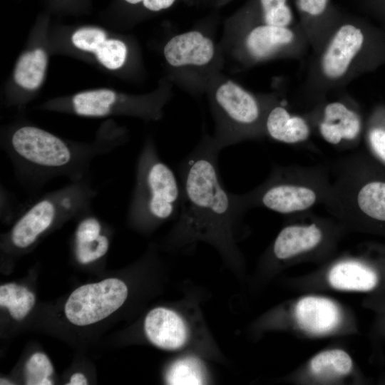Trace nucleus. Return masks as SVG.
<instances>
[{
	"mask_svg": "<svg viewBox=\"0 0 385 385\" xmlns=\"http://www.w3.org/2000/svg\"><path fill=\"white\" fill-rule=\"evenodd\" d=\"M220 151L204 136L179 164L182 198L171 240L179 247L207 241L233 257V226L243 210L221 180Z\"/></svg>",
	"mask_w": 385,
	"mask_h": 385,
	"instance_id": "f257e3e1",
	"label": "nucleus"
},
{
	"mask_svg": "<svg viewBox=\"0 0 385 385\" xmlns=\"http://www.w3.org/2000/svg\"><path fill=\"white\" fill-rule=\"evenodd\" d=\"M125 141L123 132L101 133L91 143L68 141L44 129L22 125L7 133L1 147L24 188L38 192L49 181L65 178L78 182L90 175L95 158Z\"/></svg>",
	"mask_w": 385,
	"mask_h": 385,
	"instance_id": "f03ea898",
	"label": "nucleus"
},
{
	"mask_svg": "<svg viewBox=\"0 0 385 385\" xmlns=\"http://www.w3.org/2000/svg\"><path fill=\"white\" fill-rule=\"evenodd\" d=\"M182 189L173 170L148 139L137 159L135 181L128 207V221L140 229H151L178 215Z\"/></svg>",
	"mask_w": 385,
	"mask_h": 385,
	"instance_id": "7ed1b4c3",
	"label": "nucleus"
},
{
	"mask_svg": "<svg viewBox=\"0 0 385 385\" xmlns=\"http://www.w3.org/2000/svg\"><path fill=\"white\" fill-rule=\"evenodd\" d=\"M98 193L90 175L33 200L26 205L11 230V245L19 250L31 247L57 224L77 217L91 208Z\"/></svg>",
	"mask_w": 385,
	"mask_h": 385,
	"instance_id": "20e7f679",
	"label": "nucleus"
},
{
	"mask_svg": "<svg viewBox=\"0 0 385 385\" xmlns=\"http://www.w3.org/2000/svg\"><path fill=\"white\" fill-rule=\"evenodd\" d=\"M215 145L222 150L250 135L261 117L256 97L232 81L222 83L214 93Z\"/></svg>",
	"mask_w": 385,
	"mask_h": 385,
	"instance_id": "39448f33",
	"label": "nucleus"
},
{
	"mask_svg": "<svg viewBox=\"0 0 385 385\" xmlns=\"http://www.w3.org/2000/svg\"><path fill=\"white\" fill-rule=\"evenodd\" d=\"M337 21L318 60L319 76L329 83L347 78L365 43L364 32L354 18L337 13Z\"/></svg>",
	"mask_w": 385,
	"mask_h": 385,
	"instance_id": "423d86ee",
	"label": "nucleus"
},
{
	"mask_svg": "<svg viewBox=\"0 0 385 385\" xmlns=\"http://www.w3.org/2000/svg\"><path fill=\"white\" fill-rule=\"evenodd\" d=\"M128 297V287L120 279L109 278L82 285L75 289L65 304L67 319L86 326L99 322L120 308Z\"/></svg>",
	"mask_w": 385,
	"mask_h": 385,
	"instance_id": "0eeeda50",
	"label": "nucleus"
},
{
	"mask_svg": "<svg viewBox=\"0 0 385 385\" xmlns=\"http://www.w3.org/2000/svg\"><path fill=\"white\" fill-rule=\"evenodd\" d=\"M71 112L81 116L101 118L115 113H125L153 119L154 106L150 103H126L112 90L101 88L76 93L68 105Z\"/></svg>",
	"mask_w": 385,
	"mask_h": 385,
	"instance_id": "6e6552de",
	"label": "nucleus"
},
{
	"mask_svg": "<svg viewBox=\"0 0 385 385\" xmlns=\"http://www.w3.org/2000/svg\"><path fill=\"white\" fill-rule=\"evenodd\" d=\"M213 41L198 31H189L172 37L165 45L163 55L173 67L202 66L215 56Z\"/></svg>",
	"mask_w": 385,
	"mask_h": 385,
	"instance_id": "1a4fd4ad",
	"label": "nucleus"
},
{
	"mask_svg": "<svg viewBox=\"0 0 385 385\" xmlns=\"http://www.w3.org/2000/svg\"><path fill=\"white\" fill-rule=\"evenodd\" d=\"M240 203L252 200L272 211L288 214L302 211L312 207L316 202L314 190L304 186L274 183L261 190L254 198L237 195Z\"/></svg>",
	"mask_w": 385,
	"mask_h": 385,
	"instance_id": "9d476101",
	"label": "nucleus"
},
{
	"mask_svg": "<svg viewBox=\"0 0 385 385\" xmlns=\"http://www.w3.org/2000/svg\"><path fill=\"white\" fill-rule=\"evenodd\" d=\"M144 330L152 344L166 350L182 348L188 337L183 318L165 307H156L148 312L144 322Z\"/></svg>",
	"mask_w": 385,
	"mask_h": 385,
	"instance_id": "9b49d317",
	"label": "nucleus"
},
{
	"mask_svg": "<svg viewBox=\"0 0 385 385\" xmlns=\"http://www.w3.org/2000/svg\"><path fill=\"white\" fill-rule=\"evenodd\" d=\"M297 36L292 27L270 26L263 23L252 27L245 34L243 47L254 61L270 59L291 47Z\"/></svg>",
	"mask_w": 385,
	"mask_h": 385,
	"instance_id": "f8f14e48",
	"label": "nucleus"
},
{
	"mask_svg": "<svg viewBox=\"0 0 385 385\" xmlns=\"http://www.w3.org/2000/svg\"><path fill=\"white\" fill-rule=\"evenodd\" d=\"M71 41L78 49L94 53L108 69H118L126 61L128 48L125 43L117 38H108L105 31L98 27L78 29L73 34Z\"/></svg>",
	"mask_w": 385,
	"mask_h": 385,
	"instance_id": "ddd939ff",
	"label": "nucleus"
},
{
	"mask_svg": "<svg viewBox=\"0 0 385 385\" xmlns=\"http://www.w3.org/2000/svg\"><path fill=\"white\" fill-rule=\"evenodd\" d=\"M92 211L90 208L77 217L74 253L77 261L83 265L101 259L109 247V239L103 232V222Z\"/></svg>",
	"mask_w": 385,
	"mask_h": 385,
	"instance_id": "4468645a",
	"label": "nucleus"
},
{
	"mask_svg": "<svg viewBox=\"0 0 385 385\" xmlns=\"http://www.w3.org/2000/svg\"><path fill=\"white\" fill-rule=\"evenodd\" d=\"M299 325L314 334H324L334 329L341 320L337 305L328 298L308 296L302 298L294 310Z\"/></svg>",
	"mask_w": 385,
	"mask_h": 385,
	"instance_id": "2eb2a0df",
	"label": "nucleus"
},
{
	"mask_svg": "<svg viewBox=\"0 0 385 385\" xmlns=\"http://www.w3.org/2000/svg\"><path fill=\"white\" fill-rule=\"evenodd\" d=\"M361 130L359 115L339 101L328 103L324 110V118L319 124V132L329 143L338 144L342 140H354Z\"/></svg>",
	"mask_w": 385,
	"mask_h": 385,
	"instance_id": "dca6fc26",
	"label": "nucleus"
},
{
	"mask_svg": "<svg viewBox=\"0 0 385 385\" xmlns=\"http://www.w3.org/2000/svg\"><path fill=\"white\" fill-rule=\"evenodd\" d=\"M322 232L315 225H289L284 227L273 245V254L280 260L310 250L321 242Z\"/></svg>",
	"mask_w": 385,
	"mask_h": 385,
	"instance_id": "f3484780",
	"label": "nucleus"
},
{
	"mask_svg": "<svg viewBox=\"0 0 385 385\" xmlns=\"http://www.w3.org/2000/svg\"><path fill=\"white\" fill-rule=\"evenodd\" d=\"M376 272L359 262L346 261L334 265L329 272L328 281L334 289L367 292L378 284Z\"/></svg>",
	"mask_w": 385,
	"mask_h": 385,
	"instance_id": "a211bd4d",
	"label": "nucleus"
},
{
	"mask_svg": "<svg viewBox=\"0 0 385 385\" xmlns=\"http://www.w3.org/2000/svg\"><path fill=\"white\" fill-rule=\"evenodd\" d=\"M265 129L271 138L285 143H296L307 140L309 128L299 116L292 115L282 106L270 110L265 119Z\"/></svg>",
	"mask_w": 385,
	"mask_h": 385,
	"instance_id": "6ab92c4d",
	"label": "nucleus"
},
{
	"mask_svg": "<svg viewBox=\"0 0 385 385\" xmlns=\"http://www.w3.org/2000/svg\"><path fill=\"white\" fill-rule=\"evenodd\" d=\"M48 64V56L43 49L35 48L22 53L14 71V79L28 91L37 89L43 81Z\"/></svg>",
	"mask_w": 385,
	"mask_h": 385,
	"instance_id": "aec40b11",
	"label": "nucleus"
},
{
	"mask_svg": "<svg viewBox=\"0 0 385 385\" xmlns=\"http://www.w3.org/2000/svg\"><path fill=\"white\" fill-rule=\"evenodd\" d=\"M310 369L317 376H339L348 374L353 366L351 356L339 349L322 351L310 361Z\"/></svg>",
	"mask_w": 385,
	"mask_h": 385,
	"instance_id": "412c9836",
	"label": "nucleus"
},
{
	"mask_svg": "<svg viewBox=\"0 0 385 385\" xmlns=\"http://www.w3.org/2000/svg\"><path fill=\"white\" fill-rule=\"evenodd\" d=\"M35 303V296L25 287L9 283L0 287V305L16 319L25 317Z\"/></svg>",
	"mask_w": 385,
	"mask_h": 385,
	"instance_id": "4be33fe9",
	"label": "nucleus"
},
{
	"mask_svg": "<svg viewBox=\"0 0 385 385\" xmlns=\"http://www.w3.org/2000/svg\"><path fill=\"white\" fill-rule=\"evenodd\" d=\"M167 384L172 385H195L205 382V370L202 363L193 356L175 360L165 374Z\"/></svg>",
	"mask_w": 385,
	"mask_h": 385,
	"instance_id": "5701e85b",
	"label": "nucleus"
},
{
	"mask_svg": "<svg viewBox=\"0 0 385 385\" xmlns=\"http://www.w3.org/2000/svg\"><path fill=\"white\" fill-rule=\"evenodd\" d=\"M357 203L369 217L385 221V183L371 182L364 185L358 193Z\"/></svg>",
	"mask_w": 385,
	"mask_h": 385,
	"instance_id": "b1692460",
	"label": "nucleus"
},
{
	"mask_svg": "<svg viewBox=\"0 0 385 385\" xmlns=\"http://www.w3.org/2000/svg\"><path fill=\"white\" fill-rule=\"evenodd\" d=\"M258 4L262 23L292 27L294 14L288 0H258Z\"/></svg>",
	"mask_w": 385,
	"mask_h": 385,
	"instance_id": "393cba45",
	"label": "nucleus"
},
{
	"mask_svg": "<svg viewBox=\"0 0 385 385\" xmlns=\"http://www.w3.org/2000/svg\"><path fill=\"white\" fill-rule=\"evenodd\" d=\"M53 371L48 357L42 353L31 356L26 364V376L28 385H51L49 376Z\"/></svg>",
	"mask_w": 385,
	"mask_h": 385,
	"instance_id": "a878e982",
	"label": "nucleus"
},
{
	"mask_svg": "<svg viewBox=\"0 0 385 385\" xmlns=\"http://www.w3.org/2000/svg\"><path fill=\"white\" fill-rule=\"evenodd\" d=\"M302 21L307 24L324 22L332 9L331 0H294Z\"/></svg>",
	"mask_w": 385,
	"mask_h": 385,
	"instance_id": "bb28decb",
	"label": "nucleus"
},
{
	"mask_svg": "<svg viewBox=\"0 0 385 385\" xmlns=\"http://www.w3.org/2000/svg\"><path fill=\"white\" fill-rule=\"evenodd\" d=\"M26 206V205L19 204L10 191L4 185L1 186V212L2 216H9L8 215L15 213L16 211L21 213Z\"/></svg>",
	"mask_w": 385,
	"mask_h": 385,
	"instance_id": "cd10ccee",
	"label": "nucleus"
},
{
	"mask_svg": "<svg viewBox=\"0 0 385 385\" xmlns=\"http://www.w3.org/2000/svg\"><path fill=\"white\" fill-rule=\"evenodd\" d=\"M369 142L376 155L385 162V130L373 129L369 133Z\"/></svg>",
	"mask_w": 385,
	"mask_h": 385,
	"instance_id": "c85d7f7f",
	"label": "nucleus"
},
{
	"mask_svg": "<svg viewBox=\"0 0 385 385\" xmlns=\"http://www.w3.org/2000/svg\"><path fill=\"white\" fill-rule=\"evenodd\" d=\"M176 0H124L130 5H141L146 10L159 12L172 6Z\"/></svg>",
	"mask_w": 385,
	"mask_h": 385,
	"instance_id": "c756f323",
	"label": "nucleus"
},
{
	"mask_svg": "<svg viewBox=\"0 0 385 385\" xmlns=\"http://www.w3.org/2000/svg\"><path fill=\"white\" fill-rule=\"evenodd\" d=\"M68 385H86L87 384V380L83 374L81 373H76L71 377L70 382Z\"/></svg>",
	"mask_w": 385,
	"mask_h": 385,
	"instance_id": "7c9ffc66",
	"label": "nucleus"
},
{
	"mask_svg": "<svg viewBox=\"0 0 385 385\" xmlns=\"http://www.w3.org/2000/svg\"><path fill=\"white\" fill-rule=\"evenodd\" d=\"M369 3L380 7H385V0H369Z\"/></svg>",
	"mask_w": 385,
	"mask_h": 385,
	"instance_id": "2f4dec72",
	"label": "nucleus"
},
{
	"mask_svg": "<svg viewBox=\"0 0 385 385\" xmlns=\"http://www.w3.org/2000/svg\"><path fill=\"white\" fill-rule=\"evenodd\" d=\"M1 381L0 384H1V385H2V384H4H4H11V383H10L9 381L5 380V379H1V381Z\"/></svg>",
	"mask_w": 385,
	"mask_h": 385,
	"instance_id": "473e14b6",
	"label": "nucleus"
}]
</instances>
